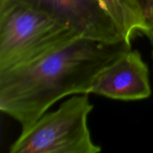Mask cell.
<instances>
[{"label": "cell", "instance_id": "6da1fadb", "mask_svg": "<svg viewBox=\"0 0 153 153\" xmlns=\"http://www.w3.org/2000/svg\"><path fill=\"white\" fill-rule=\"evenodd\" d=\"M131 49V43L126 40L106 43L80 37L0 72V110L25 129L59 100L91 94L97 75Z\"/></svg>", "mask_w": 153, "mask_h": 153}, {"label": "cell", "instance_id": "7a4b0ae2", "mask_svg": "<svg viewBox=\"0 0 153 153\" xmlns=\"http://www.w3.org/2000/svg\"><path fill=\"white\" fill-rule=\"evenodd\" d=\"M80 34L16 0H0V72L29 63Z\"/></svg>", "mask_w": 153, "mask_h": 153}, {"label": "cell", "instance_id": "3957f363", "mask_svg": "<svg viewBox=\"0 0 153 153\" xmlns=\"http://www.w3.org/2000/svg\"><path fill=\"white\" fill-rule=\"evenodd\" d=\"M94 108L89 94L72 96L57 110L46 112L10 146V153H98L88 126Z\"/></svg>", "mask_w": 153, "mask_h": 153}, {"label": "cell", "instance_id": "277c9868", "mask_svg": "<svg viewBox=\"0 0 153 153\" xmlns=\"http://www.w3.org/2000/svg\"><path fill=\"white\" fill-rule=\"evenodd\" d=\"M68 25L82 37L106 43L126 40L97 0H16Z\"/></svg>", "mask_w": 153, "mask_h": 153}, {"label": "cell", "instance_id": "5b68a950", "mask_svg": "<svg viewBox=\"0 0 153 153\" xmlns=\"http://www.w3.org/2000/svg\"><path fill=\"white\" fill-rule=\"evenodd\" d=\"M91 94L120 101L146 100L152 94L148 66L137 50L128 51L97 76Z\"/></svg>", "mask_w": 153, "mask_h": 153}, {"label": "cell", "instance_id": "8992f818", "mask_svg": "<svg viewBox=\"0 0 153 153\" xmlns=\"http://www.w3.org/2000/svg\"><path fill=\"white\" fill-rule=\"evenodd\" d=\"M100 7L114 22L124 38L131 43L137 34H143L141 24L124 0H97Z\"/></svg>", "mask_w": 153, "mask_h": 153}, {"label": "cell", "instance_id": "52a82bcc", "mask_svg": "<svg viewBox=\"0 0 153 153\" xmlns=\"http://www.w3.org/2000/svg\"><path fill=\"white\" fill-rule=\"evenodd\" d=\"M143 28L145 35L153 30V0H124Z\"/></svg>", "mask_w": 153, "mask_h": 153}, {"label": "cell", "instance_id": "ba28073f", "mask_svg": "<svg viewBox=\"0 0 153 153\" xmlns=\"http://www.w3.org/2000/svg\"><path fill=\"white\" fill-rule=\"evenodd\" d=\"M146 36H147L148 38H149V42H150V44L151 46H152V60H153V31H149V32L146 34Z\"/></svg>", "mask_w": 153, "mask_h": 153}, {"label": "cell", "instance_id": "9c48e42d", "mask_svg": "<svg viewBox=\"0 0 153 153\" xmlns=\"http://www.w3.org/2000/svg\"><path fill=\"white\" fill-rule=\"evenodd\" d=\"M152 31H153V30H152Z\"/></svg>", "mask_w": 153, "mask_h": 153}]
</instances>
